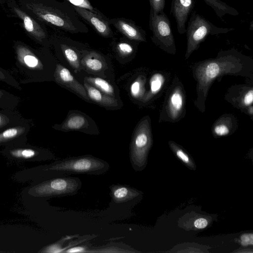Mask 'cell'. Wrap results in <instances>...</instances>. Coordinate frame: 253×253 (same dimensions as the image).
Wrapping results in <instances>:
<instances>
[{"label": "cell", "instance_id": "cell-22", "mask_svg": "<svg viewBox=\"0 0 253 253\" xmlns=\"http://www.w3.org/2000/svg\"><path fill=\"white\" fill-rule=\"evenodd\" d=\"M24 119L15 110L0 109V131L21 122Z\"/></svg>", "mask_w": 253, "mask_h": 253}, {"label": "cell", "instance_id": "cell-28", "mask_svg": "<svg viewBox=\"0 0 253 253\" xmlns=\"http://www.w3.org/2000/svg\"><path fill=\"white\" fill-rule=\"evenodd\" d=\"M84 80L88 84L98 89L103 93L113 97L115 92L113 87L106 81L98 77H86Z\"/></svg>", "mask_w": 253, "mask_h": 253}, {"label": "cell", "instance_id": "cell-32", "mask_svg": "<svg viewBox=\"0 0 253 253\" xmlns=\"http://www.w3.org/2000/svg\"><path fill=\"white\" fill-rule=\"evenodd\" d=\"M79 235H68L61 238L57 242L46 247L43 252L46 253H63L66 244L70 240L78 237Z\"/></svg>", "mask_w": 253, "mask_h": 253}, {"label": "cell", "instance_id": "cell-4", "mask_svg": "<svg viewBox=\"0 0 253 253\" xmlns=\"http://www.w3.org/2000/svg\"><path fill=\"white\" fill-rule=\"evenodd\" d=\"M109 169L110 165L106 161L85 155L56 160L42 166L40 170L43 178L47 179L71 174L99 175L104 174Z\"/></svg>", "mask_w": 253, "mask_h": 253}, {"label": "cell", "instance_id": "cell-6", "mask_svg": "<svg viewBox=\"0 0 253 253\" xmlns=\"http://www.w3.org/2000/svg\"><path fill=\"white\" fill-rule=\"evenodd\" d=\"M152 142L150 120L146 116L138 124L130 144L129 160L135 171H142L145 168Z\"/></svg>", "mask_w": 253, "mask_h": 253}, {"label": "cell", "instance_id": "cell-17", "mask_svg": "<svg viewBox=\"0 0 253 253\" xmlns=\"http://www.w3.org/2000/svg\"><path fill=\"white\" fill-rule=\"evenodd\" d=\"M75 11L90 25L101 36L110 37L113 33L109 26L108 20L88 10L72 6Z\"/></svg>", "mask_w": 253, "mask_h": 253}, {"label": "cell", "instance_id": "cell-26", "mask_svg": "<svg viewBox=\"0 0 253 253\" xmlns=\"http://www.w3.org/2000/svg\"><path fill=\"white\" fill-rule=\"evenodd\" d=\"M20 101L19 96L0 88V109L15 110Z\"/></svg>", "mask_w": 253, "mask_h": 253}, {"label": "cell", "instance_id": "cell-20", "mask_svg": "<svg viewBox=\"0 0 253 253\" xmlns=\"http://www.w3.org/2000/svg\"><path fill=\"white\" fill-rule=\"evenodd\" d=\"M137 251L122 243H113L99 247H94L84 243L82 244V253H136Z\"/></svg>", "mask_w": 253, "mask_h": 253}, {"label": "cell", "instance_id": "cell-8", "mask_svg": "<svg viewBox=\"0 0 253 253\" xmlns=\"http://www.w3.org/2000/svg\"><path fill=\"white\" fill-rule=\"evenodd\" d=\"M149 26L153 43L167 53L175 54L176 46L171 24L164 11L156 13L150 10Z\"/></svg>", "mask_w": 253, "mask_h": 253}, {"label": "cell", "instance_id": "cell-40", "mask_svg": "<svg viewBox=\"0 0 253 253\" xmlns=\"http://www.w3.org/2000/svg\"><path fill=\"white\" fill-rule=\"evenodd\" d=\"M253 28V21H252L251 22V24H250V30H253V28Z\"/></svg>", "mask_w": 253, "mask_h": 253}, {"label": "cell", "instance_id": "cell-2", "mask_svg": "<svg viewBox=\"0 0 253 253\" xmlns=\"http://www.w3.org/2000/svg\"><path fill=\"white\" fill-rule=\"evenodd\" d=\"M20 7L42 23L71 33L86 32L73 6L57 0H18Z\"/></svg>", "mask_w": 253, "mask_h": 253}, {"label": "cell", "instance_id": "cell-29", "mask_svg": "<svg viewBox=\"0 0 253 253\" xmlns=\"http://www.w3.org/2000/svg\"><path fill=\"white\" fill-rule=\"evenodd\" d=\"M82 62L87 69L94 72L100 71L103 67L99 55L95 52L88 54L83 58Z\"/></svg>", "mask_w": 253, "mask_h": 253}, {"label": "cell", "instance_id": "cell-1", "mask_svg": "<svg viewBox=\"0 0 253 253\" xmlns=\"http://www.w3.org/2000/svg\"><path fill=\"white\" fill-rule=\"evenodd\" d=\"M253 60L234 48L220 50L217 56L198 62L192 68L197 82V98L194 104L202 113L209 90L214 80L224 75L242 76L253 80Z\"/></svg>", "mask_w": 253, "mask_h": 253}, {"label": "cell", "instance_id": "cell-34", "mask_svg": "<svg viewBox=\"0 0 253 253\" xmlns=\"http://www.w3.org/2000/svg\"><path fill=\"white\" fill-rule=\"evenodd\" d=\"M73 6L85 9L101 16H104L97 8L94 7L88 0H66Z\"/></svg>", "mask_w": 253, "mask_h": 253}, {"label": "cell", "instance_id": "cell-30", "mask_svg": "<svg viewBox=\"0 0 253 253\" xmlns=\"http://www.w3.org/2000/svg\"><path fill=\"white\" fill-rule=\"evenodd\" d=\"M146 79L143 76H138L131 84L130 91L131 96L136 99H142L145 94Z\"/></svg>", "mask_w": 253, "mask_h": 253}, {"label": "cell", "instance_id": "cell-13", "mask_svg": "<svg viewBox=\"0 0 253 253\" xmlns=\"http://www.w3.org/2000/svg\"><path fill=\"white\" fill-rule=\"evenodd\" d=\"M32 121L24 119L21 122L0 131V146H9L26 143Z\"/></svg>", "mask_w": 253, "mask_h": 253}, {"label": "cell", "instance_id": "cell-18", "mask_svg": "<svg viewBox=\"0 0 253 253\" xmlns=\"http://www.w3.org/2000/svg\"><path fill=\"white\" fill-rule=\"evenodd\" d=\"M108 21L128 39L137 42L146 41L145 31L132 21L123 18L112 19Z\"/></svg>", "mask_w": 253, "mask_h": 253}, {"label": "cell", "instance_id": "cell-19", "mask_svg": "<svg viewBox=\"0 0 253 253\" xmlns=\"http://www.w3.org/2000/svg\"><path fill=\"white\" fill-rule=\"evenodd\" d=\"M237 127L235 117L230 114L224 115L213 124L212 132L214 136H224L233 132Z\"/></svg>", "mask_w": 253, "mask_h": 253}, {"label": "cell", "instance_id": "cell-31", "mask_svg": "<svg viewBox=\"0 0 253 253\" xmlns=\"http://www.w3.org/2000/svg\"><path fill=\"white\" fill-rule=\"evenodd\" d=\"M61 50L71 66L75 70L80 69V61L77 52L66 44H61Z\"/></svg>", "mask_w": 253, "mask_h": 253}, {"label": "cell", "instance_id": "cell-14", "mask_svg": "<svg viewBox=\"0 0 253 253\" xmlns=\"http://www.w3.org/2000/svg\"><path fill=\"white\" fill-rule=\"evenodd\" d=\"M195 0H172L170 13L175 18L178 32L180 34L186 32V23L193 12Z\"/></svg>", "mask_w": 253, "mask_h": 253}, {"label": "cell", "instance_id": "cell-39", "mask_svg": "<svg viewBox=\"0 0 253 253\" xmlns=\"http://www.w3.org/2000/svg\"><path fill=\"white\" fill-rule=\"evenodd\" d=\"M11 0H0V4L7 3Z\"/></svg>", "mask_w": 253, "mask_h": 253}, {"label": "cell", "instance_id": "cell-33", "mask_svg": "<svg viewBox=\"0 0 253 253\" xmlns=\"http://www.w3.org/2000/svg\"><path fill=\"white\" fill-rule=\"evenodd\" d=\"M0 81L18 90L22 88L17 81L6 70L0 67Z\"/></svg>", "mask_w": 253, "mask_h": 253}, {"label": "cell", "instance_id": "cell-24", "mask_svg": "<svg viewBox=\"0 0 253 253\" xmlns=\"http://www.w3.org/2000/svg\"><path fill=\"white\" fill-rule=\"evenodd\" d=\"M165 82L164 75L160 73L154 74L150 80V89L142 100L146 102L152 99L162 89Z\"/></svg>", "mask_w": 253, "mask_h": 253}, {"label": "cell", "instance_id": "cell-21", "mask_svg": "<svg viewBox=\"0 0 253 253\" xmlns=\"http://www.w3.org/2000/svg\"><path fill=\"white\" fill-rule=\"evenodd\" d=\"M84 85L89 99L93 101L108 107H115L118 105L117 100L113 97L103 93L86 82H84Z\"/></svg>", "mask_w": 253, "mask_h": 253}, {"label": "cell", "instance_id": "cell-15", "mask_svg": "<svg viewBox=\"0 0 253 253\" xmlns=\"http://www.w3.org/2000/svg\"><path fill=\"white\" fill-rule=\"evenodd\" d=\"M225 99L236 108L247 110L253 102V86L246 84L232 86L229 89Z\"/></svg>", "mask_w": 253, "mask_h": 253}, {"label": "cell", "instance_id": "cell-25", "mask_svg": "<svg viewBox=\"0 0 253 253\" xmlns=\"http://www.w3.org/2000/svg\"><path fill=\"white\" fill-rule=\"evenodd\" d=\"M204 1L213 10L216 15L220 18L226 14L237 16L239 14L236 9L221 0H204Z\"/></svg>", "mask_w": 253, "mask_h": 253}, {"label": "cell", "instance_id": "cell-38", "mask_svg": "<svg viewBox=\"0 0 253 253\" xmlns=\"http://www.w3.org/2000/svg\"><path fill=\"white\" fill-rule=\"evenodd\" d=\"M209 222L207 219L205 218H199L195 220L194 226L199 229L205 228L208 225Z\"/></svg>", "mask_w": 253, "mask_h": 253}, {"label": "cell", "instance_id": "cell-11", "mask_svg": "<svg viewBox=\"0 0 253 253\" xmlns=\"http://www.w3.org/2000/svg\"><path fill=\"white\" fill-rule=\"evenodd\" d=\"M3 153L8 157L25 160H46L53 159L54 156L50 151L26 143L5 146Z\"/></svg>", "mask_w": 253, "mask_h": 253}, {"label": "cell", "instance_id": "cell-27", "mask_svg": "<svg viewBox=\"0 0 253 253\" xmlns=\"http://www.w3.org/2000/svg\"><path fill=\"white\" fill-rule=\"evenodd\" d=\"M169 147L176 157L184 164L189 169L195 170L196 165L190 156L181 147L174 142H169Z\"/></svg>", "mask_w": 253, "mask_h": 253}, {"label": "cell", "instance_id": "cell-23", "mask_svg": "<svg viewBox=\"0 0 253 253\" xmlns=\"http://www.w3.org/2000/svg\"><path fill=\"white\" fill-rule=\"evenodd\" d=\"M87 125L85 118L79 114H73L63 123L59 127L55 128L63 131L79 130L85 127Z\"/></svg>", "mask_w": 253, "mask_h": 253}, {"label": "cell", "instance_id": "cell-5", "mask_svg": "<svg viewBox=\"0 0 253 253\" xmlns=\"http://www.w3.org/2000/svg\"><path fill=\"white\" fill-rule=\"evenodd\" d=\"M233 30V28L217 27L196 11L192 12L185 32L187 37L185 59H188L199 48L208 36L225 34Z\"/></svg>", "mask_w": 253, "mask_h": 253}, {"label": "cell", "instance_id": "cell-12", "mask_svg": "<svg viewBox=\"0 0 253 253\" xmlns=\"http://www.w3.org/2000/svg\"><path fill=\"white\" fill-rule=\"evenodd\" d=\"M110 195L113 206H121L130 208L139 202L141 191L126 184H112L109 186Z\"/></svg>", "mask_w": 253, "mask_h": 253}, {"label": "cell", "instance_id": "cell-16", "mask_svg": "<svg viewBox=\"0 0 253 253\" xmlns=\"http://www.w3.org/2000/svg\"><path fill=\"white\" fill-rule=\"evenodd\" d=\"M53 78L58 84L69 88L84 99L90 100L85 88L75 79L67 68L60 64L56 65Z\"/></svg>", "mask_w": 253, "mask_h": 253}, {"label": "cell", "instance_id": "cell-3", "mask_svg": "<svg viewBox=\"0 0 253 253\" xmlns=\"http://www.w3.org/2000/svg\"><path fill=\"white\" fill-rule=\"evenodd\" d=\"M15 64L27 78L21 84L37 83L50 78L51 61L45 47L36 49L20 41L13 42Z\"/></svg>", "mask_w": 253, "mask_h": 253}, {"label": "cell", "instance_id": "cell-36", "mask_svg": "<svg viewBox=\"0 0 253 253\" xmlns=\"http://www.w3.org/2000/svg\"><path fill=\"white\" fill-rule=\"evenodd\" d=\"M150 4V10L158 13L164 11L165 0H149Z\"/></svg>", "mask_w": 253, "mask_h": 253}, {"label": "cell", "instance_id": "cell-7", "mask_svg": "<svg viewBox=\"0 0 253 253\" xmlns=\"http://www.w3.org/2000/svg\"><path fill=\"white\" fill-rule=\"evenodd\" d=\"M81 180L71 176L54 177L40 183L34 188V194L41 197H64L76 194L82 187Z\"/></svg>", "mask_w": 253, "mask_h": 253}, {"label": "cell", "instance_id": "cell-10", "mask_svg": "<svg viewBox=\"0 0 253 253\" xmlns=\"http://www.w3.org/2000/svg\"><path fill=\"white\" fill-rule=\"evenodd\" d=\"M7 6L14 15L22 21L27 35L33 41L44 47L49 44L47 30L43 24L24 11L15 0H11Z\"/></svg>", "mask_w": 253, "mask_h": 253}, {"label": "cell", "instance_id": "cell-37", "mask_svg": "<svg viewBox=\"0 0 253 253\" xmlns=\"http://www.w3.org/2000/svg\"><path fill=\"white\" fill-rule=\"evenodd\" d=\"M252 233H246L243 234L240 238L241 244L243 246H252L253 241Z\"/></svg>", "mask_w": 253, "mask_h": 253}, {"label": "cell", "instance_id": "cell-9", "mask_svg": "<svg viewBox=\"0 0 253 253\" xmlns=\"http://www.w3.org/2000/svg\"><path fill=\"white\" fill-rule=\"evenodd\" d=\"M169 89L161 112L160 121H178L184 113L186 96L182 84L179 81L173 82Z\"/></svg>", "mask_w": 253, "mask_h": 253}, {"label": "cell", "instance_id": "cell-35", "mask_svg": "<svg viewBox=\"0 0 253 253\" xmlns=\"http://www.w3.org/2000/svg\"><path fill=\"white\" fill-rule=\"evenodd\" d=\"M118 52L123 56L131 54L133 51V46L126 42H120L117 45Z\"/></svg>", "mask_w": 253, "mask_h": 253}]
</instances>
